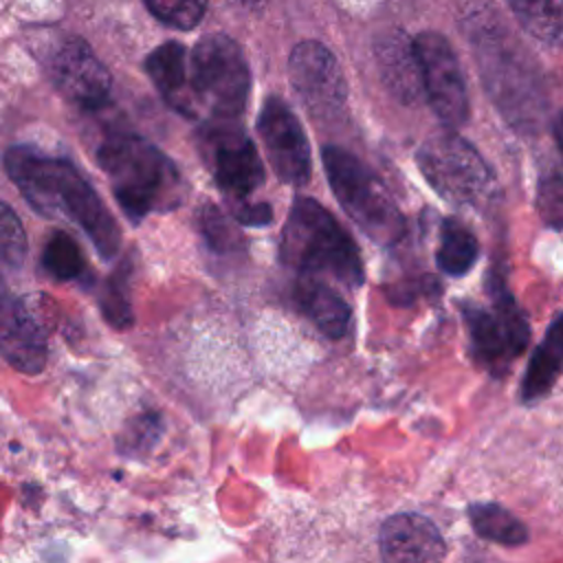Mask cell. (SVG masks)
Here are the masks:
<instances>
[{
  "label": "cell",
  "mask_w": 563,
  "mask_h": 563,
  "mask_svg": "<svg viewBox=\"0 0 563 563\" xmlns=\"http://www.w3.org/2000/svg\"><path fill=\"white\" fill-rule=\"evenodd\" d=\"M4 172L31 209L77 222L103 260L119 253L121 233L112 213L70 161L13 145L4 152Z\"/></svg>",
  "instance_id": "obj_1"
},
{
  "label": "cell",
  "mask_w": 563,
  "mask_h": 563,
  "mask_svg": "<svg viewBox=\"0 0 563 563\" xmlns=\"http://www.w3.org/2000/svg\"><path fill=\"white\" fill-rule=\"evenodd\" d=\"M97 161L110 180L119 207L132 222L154 211L176 209L185 198L178 167L136 134L110 136L97 150Z\"/></svg>",
  "instance_id": "obj_2"
},
{
  "label": "cell",
  "mask_w": 563,
  "mask_h": 563,
  "mask_svg": "<svg viewBox=\"0 0 563 563\" xmlns=\"http://www.w3.org/2000/svg\"><path fill=\"white\" fill-rule=\"evenodd\" d=\"M473 53L477 55L482 81L508 123L517 130H539L545 117L539 68L506 33L504 24L479 20L473 26Z\"/></svg>",
  "instance_id": "obj_3"
},
{
  "label": "cell",
  "mask_w": 563,
  "mask_h": 563,
  "mask_svg": "<svg viewBox=\"0 0 563 563\" xmlns=\"http://www.w3.org/2000/svg\"><path fill=\"white\" fill-rule=\"evenodd\" d=\"M282 262L301 277L336 279L347 288L363 284V262L345 229L312 198H297L279 244Z\"/></svg>",
  "instance_id": "obj_4"
},
{
  "label": "cell",
  "mask_w": 563,
  "mask_h": 563,
  "mask_svg": "<svg viewBox=\"0 0 563 563\" xmlns=\"http://www.w3.org/2000/svg\"><path fill=\"white\" fill-rule=\"evenodd\" d=\"M321 161L332 194L361 231L383 246L396 244L405 233V218L385 185L343 147H323Z\"/></svg>",
  "instance_id": "obj_5"
},
{
  "label": "cell",
  "mask_w": 563,
  "mask_h": 563,
  "mask_svg": "<svg viewBox=\"0 0 563 563\" xmlns=\"http://www.w3.org/2000/svg\"><path fill=\"white\" fill-rule=\"evenodd\" d=\"M189 81L198 110L216 121H233L249 101L251 73L242 48L222 33L198 40L189 55Z\"/></svg>",
  "instance_id": "obj_6"
},
{
  "label": "cell",
  "mask_w": 563,
  "mask_h": 563,
  "mask_svg": "<svg viewBox=\"0 0 563 563\" xmlns=\"http://www.w3.org/2000/svg\"><path fill=\"white\" fill-rule=\"evenodd\" d=\"M416 158L427 183L453 205L482 207L497 194V178L488 163L451 130L424 139Z\"/></svg>",
  "instance_id": "obj_7"
},
{
  "label": "cell",
  "mask_w": 563,
  "mask_h": 563,
  "mask_svg": "<svg viewBox=\"0 0 563 563\" xmlns=\"http://www.w3.org/2000/svg\"><path fill=\"white\" fill-rule=\"evenodd\" d=\"M490 308L464 303L462 314L475 358L490 372H501L526 350L530 328L521 308L499 279L490 284Z\"/></svg>",
  "instance_id": "obj_8"
},
{
  "label": "cell",
  "mask_w": 563,
  "mask_h": 563,
  "mask_svg": "<svg viewBox=\"0 0 563 563\" xmlns=\"http://www.w3.org/2000/svg\"><path fill=\"white\" fill-rule=\"evenodd\" d=\"M209 172L229 205L251 200L264 183V163L253 141L233 121H213L200 134Z\"/></svg>",
  "instance_id": "obj_9"
},
{
  "label": "cell",
  "mask_w": 563,
  "mask_h": 563,
  "mask_svg": "<svg viewBox=\"0 0 563 563\" xmlns=\"http://www.w3.org/2000/svg\"><path fill=\"white\" fill-rule=\"evenodd\" d=\"M422 73V88L431 110L446 128H457L468 119V92L460 59L449 40L438 31H424L416 40Z\"/></svg>",
  "instance_id": "obj_10"
},
{
  "label": "cell",
  "mask_w": 563,
  "mask_h": 563,
  "mask_svg": "<svg viewBox=\"0 0 563 563\" xmlns=\"http://www.w3.org/2000/svg\"><path fill=\"white\" fill-rule=\"evenodd\" d=\"M288 77L314 119H334L343 114L347 84L328 46L314 40L297 44L288 57Z\"/></svg>",
  "instance_id": "obj_11"
},
{
  "label": "cell",
  "mask_w": 563,
  "mask_h": 563,
  "mask_svg": "<svg viewBox=\"0 0 563 563\" xmlns=\"http://www.w3.org/2000/svg\"><path fill=\"white\" fill-rule=\"evenodd\" d=\"M55 90L79 110H99L110 97V73L79 37H64L46 62Z\"/></svg>",
  "instance_id": "obj_12"
},
{
  "label": "cell",
  "mask_w": 563,
  "mask_h": 563,
  "mask_svg": "<svg viewBox=\"0 0 563 563\" xmlns=\"http://www.w3.org/2000/svg\"><path fill=\"white\" fill-rule=\"evenodd\" d=\"M257 132L277 178L290 185H306L312 169L310 143L288 103L271 95L260 110Z\"/></svg>",
  "instance_id": "obj_13"
},
{
  "label": "cell",
  "mask_w": 563,
  "mask_h": 563,
  "mask_svg": "<svg viewBox=\"0 0 563 563\" xmlns=\"http://www.w3.org/2000/svg\"><path fill=\"white\" fill-rule=\"evenodd\" d=\"M378 548L385 563H442L446 554L435 523L418 512L391 515L378 532Z\"/></svg>",
  "instance_id": "obj_14"
},
{
  "label": "cell",
  "mask_w": 563,
  "mask_h": 563,
  "mask_svg": "<svg viewBox=\"0 0 563 563\" xmlns=\"http://www.w3.org/2000/svg\"><path fill=\"white\" fill-rule=\"evenodd\" d=\"M2 354L20 372L35 374L46 363V332L35 312L22 301L4 297Z\"/></svg>",
  "instance_id": "obj_15"
},
{
  "label": "cell",
  "mask_w": 563,
  "mask_h": 563,
  "mask_svg": "<svg viewBox=\"0 0 563 563\" xmlns=\"http://www.w3.org/2000/svg\"><path fill=\"white\" fill-rule=\"evenodd\" d=\"M147 77L161 97L180 114L196 117L198 106L191 95L189 55L180 42H165L156 46L143 62Z\"/></svg>",
  "instance_id": "obj_16"
},
{
  "label": "cell",
  "mask_w": 563,
  "mask_h": 563,
  "mask_svg": "<svg viewBox=\"0 0 563 563\" xmlns=\"http://www.w3.org/2000/svg\"><path fill=\"white\" fill-rule=\"evenodd\" d=\"M376 59L385 86L398 99L411 103L424 92L416 44L402 31H389L376 42Z\"/></svg>",
  "instance_id": "obj_17"
},
{
  "label": "cell",
  "mask_w": 563,
  "mask_h": 563,
  "mask_svg": "<svg viewBox=\"0 0 563 563\" xmlns=\"http://www.w3.org/2000/svg\"><path fill=\"white\" fill-rule=\"evenodd\" d=\"M295 299L299 310L330 339H339L350 328L347 301L319 277H299L295 286Z\"/></svg>",
  "instance_id": "obj_18"
},
{
  "label": "cell",
  "mask_w": 563,
  "mask_h": 563,
  "mask_svg": "<svg viewBox=\"0 0 563 563\" xmlns=\"http://www.w3.org/2000/svg\"><path fill=\"white\" fill-rule=\"evenodd\" d=\"M563 372V312L552 319L541 343L532 352L521 380V398L526 402L545 396Z\"/></svg>",
  "instance_id": "obj_19"
},
{
  "label": "cell",
  "mask_w": 563,
  "mask_h": 563,
  "mask_svg": "<svg viewBox=\"0 0 563 563\" xmlns=\"http://www.w3.org/2000/svg\"><path fill=\"white\" fill-rule=\"evenodd\" d=\"M479 244L473 231L457 218H446L440 227V244L435 262L442 273L451 277L466 275L477 262Z\"/></svg>",
  "instance_id": "obj_20"
},
{
  "label": "cell",
  "mask_w": 563,
  "mask_h": 563,
  "mask_svg": "<svg viewBox=\"0 0 563 563\" xmlns=\"http://www.w3.org/2000/svg\"><path fill=\"white\" fill-rule=\"evenodd\" d=\"M526 33L548 46H563V0H506Z\"/></svg>",
  "instance_id": "obj_21"
},
{
  "label": "cell",
  "mask_w": 563,
  "mask_h": 563,
  "mask_svg": "<svg viewBox=\"0 0 563 563\" xmlns=\"http://www.w3.org/2000/svg\"><path fill=\"white\" fill-rule=\"evenodd\" d=\"M468 519L473 530L486 539L501 545H521L528 541V530L510 510L499 504L482 501L468 506Z\"/></svg>",
  "instance_id": "obj_22"
},
{
  "label": "cell",
  "mask_w": 563,
  "mask_h": 563,
  "mask_svg": "<svg viewBox=\"0 0 563 563\" xmlns=\"http://www.w3.org/2000/svg\"><path fill=\"white\" fill-rule=\"evenodd\" d=\"M42 266L55 279H77L86 271L79 244L66 231H53L42 251Z\"/></svg>",
  "instance_id": "obj_23"
},
{
  "label": "cell",
  "mask_w": 563,
  "mask_h": 563,
  "mask_svg": "<svg viewBox=\"0 0 563 563\" xmlns=\"http://www.w3.org/2000/svg\"><path fill=\"white\" fill-rule=\"evenodd\" d=\"M130 262L121 264L103 284V292L99 297V306L103 317L114 328H128L132 323V310L128 299V282H130Z\"/></svg>",
  "instance_id": "obj_24"
},
{
  "label": "cell",
  "mask_w": 563,
  "mask_h": 563,
  "mask_svg": "<svg viewBox=\"0 0 563 563\" xmlns=\"http://www.w3.org/2000/svg\"><path fill=\"white\" fill-rule=\"evenodd\" d=\"M198 229L218 253H231L242 246V235L216 205H202L198 209Z\"/></svg>",
  "instance_id": "obj_25"
},
{
  "label": "cell",
  "mask_w": 563,
  "mask_h": 563,
  "mask_svg": "<svg viewBox=\"0 0 563 563\" xmlns=\"http://www.w3.org/2000/svg\"><path fill=\"white\" fill-rule=\"evenodd\" d=\"M534 202L541 220L548 227L563 229V163L541 174Z\"/></svg>",
  "instance_id": "obj_26"
},
{
  "label": "cell",
  "mask_w": 563,
  "mask_h": 563,
  "mask_svg": "<svg viewBox=\"0 0 563 563\" xmlns=\"http://www.w3.org/2000/svg\"><path fill=\"white\" fill-rule=\"evenodd\" d=\"M145 7L158 22L172 29L189 31L202 20L207 0H145Z\"/></svg>",
  "instance_id": "obj_27"
},
{
  "label": "cell",
  "mask_w": 563,
  "mask_h": 563,
  "mask_svg": "<svg viewBox=\"0 0 563 563\" xmlns=\"http://www.w3.org/2000/svg\"><path fill=\"white\" fill-rule=\"evenodd\" d=\"M0 246H2V266L15 271L24 264L26 257V233L20 218L13 209L2 202L0 207Z\"/></svg>",
  "instance_id": "obj_28"
},
{
  "label": "cell",
  "mask_w": 563,
  "mask_h": 563,
  "mask_svg": "<svg viewBox=\"0 0 563 563\" xmlns=\"http://www.w3.org/2000/svg\"><path fill=\"white\" fill-rule=\"evenodd\" d=\"M231 207V216L249 227H262V224H271L273 220V209L268 207V202H255V200H242V202H233Z\"/></svg>",
  "instance_id": "obj_29"
},
{
  "label": "cell",
  "mask_w": 563,
  "mask_h": 563,
  "mask_svg": "<svg viewBox=\"0 0 563 563\" xmlns=\"http://www.w3.org/2000/svg\"><path fill=\"white\" fill-rule=\"evenodd\" d=\"M552 130H554V143H556L559 154H561V161H563V108L559 110V114H556V119H554Z\"/></svg>",
  "instance_id": "obj_30"
},
{
  "label": "cell",
  "mask_w": 563,
  "mask_h": 563,
  "mask_svg": "<svg viewBox=\"0 0 563 563\" xmlns=\"http://www.w3.org/2000/svg\"><path fill=\"white\" fill-rule=\"evenodd\" d=\"M238 2H242V4H260L264 0H238Z\"/></svg>",
  "instance_id": "obj_31"
}]
</instances>
